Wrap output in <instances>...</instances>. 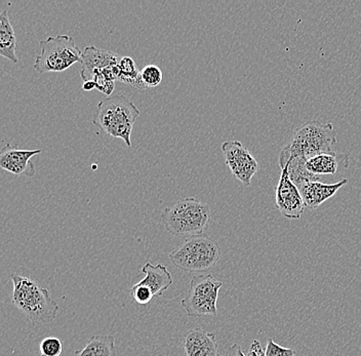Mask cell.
<instances>
[{"label": "cell", "mask_w": 361, "mask_h": 356, "mask_svg": "<svg viewBox=\"0 0 361 356\" xmlns=\"http://www.w3.org/2000/svg\"><path fill=\"white\" fill-rule=\"evenodd\" d=\"M348 183V180L342 179L337 183L324 184L319 181H306L298 186L305 204L308 209H315L324 202L333 197L336 193Z\"/></svg>", "instance_id": "4fadbf2b"}, {"label": "cell", "mask_w": 361, "mask_h": 356, "mask_svg": "<svg viewBox=\"0 0 361 356\" xmlns=\"http://www.w3.org/2000/svg\"><path fill=\"white\" fill-rule=\"evenodd\" d=\"M39 47L40 54L34 62V69L39 73L63 72L82 62V51L71 36H49L40 40Z\"/></svg>", "instance_id": "8992f818"}, {"label": "cell", "mask_w": 361, "mask_h": 356, "mask_svg": "<svg viewBox=\"0 0 361 356\" xmlns=\"http://www.w3.org/2000/svg\"><path fill=\"white\" fill-rule=\"evenodd\" d=\"M222 150L231 173L241 183L250 186L252 177L258 171V162L255 157L239 141L224 142Z\"/></svg>", "instance_id": "ba28073f"}, {"label": "cell", "mask_w": 361, "mask_h": 356, "mask_svg": "<svg viewBox=\"0 0 361 356\" xmlns=\"http://www.w3.org/2000/svg\"><path fill=\"white\" fill-rule=\"evenodd\" d=\"M40 356H60L62 355L63 344L56 337H47L39 344Z\"/></svg>", "instance_id": "44dd1931"}, {"label": "cell", "mask_w": 361, "mask_h": 356, "mask_svg": "<svg viewBox=\"0 0 361 356\" xmlns=\"http://www.w3.org/2000/svg\"><path fill=\"white\" fill-rule=\"evenodd\" d=\"M118 80L134 85L139 90H147L141 78V71L137 69L135 61L130 57H121L118 63Z\"/></svg>", "instance_id": "e0dca14e"}, {"label": "cell", "mask_w": 361, "mask_h": 356, "mask_svg": "<svg viewBox=\"0 0 361 356\" xmlns=\"http://www.w3.org/2000/svg\"><path fill=\"white\" fill-rule=\"evenodd\" d=\"M224 356H247L241 349L240 345L233 344L228 348L227 352Z\"/></svg>", "instance_id": "d4e9b609"}, {"label": "cell", "mask_w": 361, "mask_h": 356, "mask_svg": "<svg viewBox=\"0 0 361 356\" xmlns=\"http://www.w3.org/2000/svg\"><path fill=\"white\" fill-rule=\"evenodd\" d=\"M130 296L135 300V302L142 306L148 305L151 300L154 298V295H153L151 288L139 283H135L130 290Z\"/></svg>", "instance_id": "7402d4cb"}, {"label": "cell", "mask_w": 361, "mask_h": 356, "mask_svg": "<svg viewBox=\"0 0 361 356\" xmlns=\"http://www.w3.org/2000/svg\"><path fill=\"white\" fill-rule=\"evenodd\" d=\"M82 89L85 92L92 91V90L96 89V83L92 80L85 81L82 83Z\"/></svg>", "instance_id": "4316f807"}, {"label": "cell", "mask_w": 361, "mask_h": 356, "mask_svg": "<svg viewBox=\"0 0 361 356\" xmlns=\"http://www.w3.org/2000/svg\"><path fill=\"white\" fill-rule=\"evenodd\" d=\"M223 281L212 274L194 276L189 283L187 296L180 301V307L190 317H216V302Z\"/></svg>", "instance_id": "52a82bcc"}, {"label": "cell", "mask_w": 361, "mask_h": 356, "mask_svg": "<svg viewBox=\"0 0 361 356\" xmlns=\"http://www.w3.org/2000/svg\"><path fill=\"white\" fill-rule=\"evenodd\" d=\"M183 347L187 356H224L219 353L216 335L200 328L185 333Z\"/></svg>", "instance_id": "7c38bea8"}, {"label": "cell", "mask_w": 361, "mask_h": 356, "mask_svg": "<svg viewBox=\"0 0 361 356\" xmlns=\"http://www.w3.org/2000/svg\"><path fill=\"white\" fill-rule=\"evenodd\" d=\"M140 110L133 101L123 94L108 97L98 104L96 117L92 123L102 132L113 138L123 140L128 147L132 146V132Z\"/></svg>", "instance_id": "277c9868"}, {"label": "cell", "mask_w": 361, "mask_h": 356, "mask_svg": "<svg viewBox=\"0 0 361 356\" xmlns=\"http://www.w3.org/2000/svg\"><path fill=\"white\" fill-rule=\"evenodd\" d=\"M74 356H96V355H94L90 349L87 348V347H85V348L81 349V350L75 351Z\"/></svg>", "instance_id": "484cf974"}, {"label": "cell", "mask_w": 361, "mask_h": 356, "mask_svg": "<svg viewBox=\"0 0 361 356\" xmlns=\"http://www.w3.org/2000/svg\"><path fill=\"white\" fill-rule=\"evenodd\" d=\"M349 166V157L347 154L338 153H324L307 159L306 168L313 175H336L346 170Z\"/></svg>", "instance_id": "5bb4252c"}, {"label": "cell", "mask_w": 361, "mask_h": 356, "mask_svg": "<svg viewBox=\"0 0 361 356\" xmlns=\"http://www.w3.org/2000/svg\"><path fill=\"white\" fill-rule=\"evenodd\" d=\"M295 350L290 348H286L281 345L275 343L273 339L267 340V346H266V356H295Z\"/></svg>", "instance_id": "603a6c76"}, {"label": "cell", "mask_w": 361, "mask_h": 356, "mask_svg": "<svg viewBox=\"0 0 361 356\" xmlns=\"http://www.w3.org/2000/svg\"><path fill=\"white\" fill-rule=\"evenodd\" d=\"M141 272L145 274V277L140 281L139 283L150 288L154 297L161 296L173 285V276L166 266L153 265L152 263L147 262L142 268Z\"/></svg>", "instance_id": "9a60e30c"}, {"label": "cell", "mask_w": 361, "mask_h": 356, "mask_svg": "<svg viewBox=\"0 0 361 356\" xmlns=\"http://www.w3.org/2000/svg\"><path fill=\"white\" fill-rule=\"evenodd\" d=\"M85 347L90 349L96 356H116L115 338L111 335L92 336Z\"/></svg>", "instance_id": "d6986e66"}, {"label": "cell", "mask_w": 361, "mask_h": 356, "mask_svg": "<svg viewBox=\"0 0 361 356\" xmlns=\"http://www.w3.org/2000/svg\"><path fill=\"white\" fill-rule=\"evenodd\" d=\"M141 78L147 89L157 87L161 83L164 73L157 65H147L141 70Z\"/></svg>", "instance_id": "ffe728a7"}, {"label": "cell", "mask_w": 361, "mask_h": 356, "mask_svg": "<svg viewBox=\"0 0 361 356\" xmlns=\"http://www.w3.org/2000/svg\"><path fill=\"white\" fill-rule=\"evenodd\" d=\"M161 222L173 235H203L211 226L212 209L209 204L196 197L180 198L164 209Z\"/></svg>", "instance_id": "3957f363"}, {"label": "cell", "mask_w": 361, "mask_h": 356, "mask_svg": "<svg viewBox=\"0 0 361 356\" xmlns=\"http://www.w3.org/2000/svg\"><path fill=\"white\" fill-rule=\"evenodd\" d=\"M42 150H21L6 144L0 152V166L13 175L33 177L35 168L31 159L40 154Z\"/></svg>", "instance_id": "30bf717a"}, {"label": "cell", "mask_w": 361, "mask_h": 356, "mask_svg": "<svg viewBox=\"0 0 361 356\" xmlns=\"http://www.w3.org/2000/svg\"><path fill=\"white\" fill-rule=\"evenodd\" d=\"M121 56L114 51H104L96 47L89 46L82 51V62H81L80 78L83 82L90 80L94 72L112 69L118 65Z\"/></svg>", "instance_id": "8fae6325"}, {"label": "cell", "mask_w": 361, "mask_h": 356, "mask_svg": "<svg viewBox=\"0 0 361 356\" xmlns=\"http://www.w3.org/2000/svg\"><path fill=\"white\" fill-rule=\"evenodd\" d=\"M247 356H266V350L262 346L261 342L259 340H254L252 343L250 344V349H248Z\"/></svg>", "instance_id": "cb8c5ba5"}, {"label": "cell", "mask_w": 361, "mask_h": 356, "mask_svg": "<svg viewBox=\"0 0 361 356\" xmlns=\"http://www.w3.org/2000/svg\"><path fill=\"white\" fill-rule=\"evenodd\" d=\"M276 207L284 217L292 220L301 218L306 209L301 192L290 179L288 166L281 168V179L276 187Z\"/></svg>", "instance_id": "9c48e42d"}, {"label": "cell", "mask_w": 361, "mask_h": 356, "mask_svg": "<svg viewBox=\"0 0 361 356\" xmlns=\"http://www.w3.org/2000/svg\"><path fill=\"white\" fill-rule=\"evenodd\" d=\"M336 143L337 132L331 123L308 121L295 130L290 143L281 150L279 166L284 168L293 157L309 159L316 155L334 152Z\"/></svg>", "instance_id": "6da1fadb"}, {"label": "cell", "mask_w": 361, "mask_h": 356, "mask_svg": "<svg viewBox=\"0 0 361 356\" xmlns=\"http://www.w3.org/2000/svg\"><path fill=\"white\" fill-rule=\"evenodd\" d=\"M222 257L220 245L209 236H190L183 245L169 253V260L176 267L187 272H203L212 269Z\"/></svg>", "instance_id": "5b68a950"}, {"label": "cell", "mask_w": 361, "mask_h": 356, "mask_svg": "<svg viewBox=\"0 0 361 356\" xmlns=\"http://www.w3.org/2000/svg\"><path fill=\"white\" fill-rule=\"evenodd\" d=\"M13 290L11 302L33 324L53 321L58 317V303L47 288L40 287L29 277L11 274Z\"/></svg>", "instance_id": "7a4b0ae2"}, {"label": "cell", "mask_w": 361, "mask_h": 356, "mask_svg": "<svg viewBox=\"0 0 361 356\" xmlns=\"http://www.w3.org/2000/svg\"><path fill=\"white\" fill-rule=\"evenodd\" d=\"M0 55L10 60L13 64L19 62L17 56V37L11 23L8 10H4L0 15Z\"/></svg>", "instance_id": "2e32d148"}, {"label": "cell", "mask_w": 361, "mask_h": 356, "mask_svg": "<svg viewBox=\"0 0 361 356\" xmlns=\"http://www.w3.org/2000/svg\"><path fill=\"white\" fill-rule=\"evenodd\" d=\"M306 161L307 159L303 157H293L286 166H288L290 179L297 187L306 181H319L320 180L318 176L313 175L307 170Z\"/></svg>", "instance_id": "ac0fdd59"}]
</instances>
